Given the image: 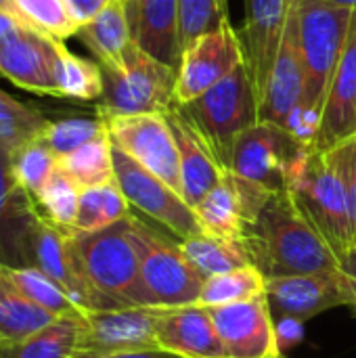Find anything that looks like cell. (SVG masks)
I'll use <instances>...</instances> for the list:
<instances>
[{
  "mask_svg": "<svg viewBox=\"0 0 356 358\" xmlns=\"http://www.w3.org/2000/svg\"><path fill=\"white\" fill-rule=\"evenodd\" d=\"M48 275L84 313L107 310L101 298L86 283L73 245L71 231H63L40 216L34 241H31V264Z\"/></svg>",
  "mask_w": 356,
  "mask_h": 358,
  "instance_id": "obj_18",
  "label": "cell"
},
{
  "mask_svg": "<svg viewBox=\"0 0 356 358\" xmlns=\"http://www.w3.org/2000/svg\"><path fill=\"white\" fill-rule=\"evenodd\" d=\"M52 321L57 317L25 300L0 273V346L21 342Z\"/></svg>",
  "mask_w": 356,
  "mask_h": 358,
  "instance_id": "obj_29",
  "label": "cell"
},
{
  "mask_svg": "<svg viewBox=\"0 0 356 358\" xmlns=\"http://www.w3.org/2000/svg\"><path fill=\"white\" fill-rule=\"evenodd\" d=\"M101 120L118 149L183 195L178 145L166 113L113 115Z\"/></svg>",
  "mask_w": 356,
  "mask_h": 358,
  "instance_id": "obj_9",
  "label": "cell"
},
{
  "mask_svg": "<svg viewBox=\"0 0 356 358\" xmlns=\"http://www.w3.org/2000/svg\"><path fill=\"white\" fill-rule=\"evenodd\" d=\"M356 134V10L321 111L315 149H332Z\"/></svg>",
  "mask_w": 356,
  "mask_h": 358,
  "instance_id": "obj_21",
  "label": "cell"
},
{
  "mask_svg": "<svg viewBox=\"0 0 356 358\" xmlns=\"http://www.w3.org/2000/svg\"><path fill=\"white\" fill-rule=\"evenodd\" d=\"M264 289H266V277L254 264H248L206 279L195 304L204 308L235 304V302L252 300L264 294Z\"/></svg>",
  "mask_w": 356,
  "mask_h": 358,
  "instance_id": "obj_34",
  "label": "cell"
},
{
  "mask_svg": "<svg viewBox=\"0 0 356 358\" xmlns=\"http://www.w3.org/2000/svg\"><path fill=\"white\" fill-rule=\"evenodd\" d=\"M105 358H183L178 355H172L168 350L162 348H153V350H138V352H122V355H113V357Z\"/></svg>",
  "mask_w": 356,
  "mask_h": 358,
  "instance_id": "obj_43",
  "label": "cell"
},
{
  "mask_svg": "<svg viewBox=\"0 0 356 358\" xmlns=\"http://www.w3.org/2000/svg\"><path fill=\"white\" fill-rule=\"evenodd\" d=\"M300 52L304 65V94L287 130L306 149H315L323 103L338 67L355 10L321 0H296Z\"/></svg>",
  "mask_w": 356,
  "mask_h": 358,
  "instance_id": "obj_2",
  "label": "cell"
},
{
  "mask_svg": "<svg viewBox=\"0 0 356 358\" xmlns=\"http://www.w3.org/2000/svg\"><path fill=\"white\" fill-rule=\"evenodd\" d=\"M245 63L241 36L229 23L195 38L180 57L174 105H187Z\"/></svg>",
  "mask_w": 356,
  "mask_h": 358,
  "instance_id": "obj_13",
  "label": "cell"
},
{
  "mask_svg": "<svg viewBox=\"0 0 356 358\" xmlns=\"http://www.w3.org/2000/svg\"><path fill=\"white\" fill-rule=\"evenodd\" d=\"M50 120L31 105L21 103L0 88V149L13 157L27 143L38 141Z\"/></svg>",
  "mask_w": 356,
  "mask_h": 358,
  "instance_id": "obj_33",
  "label": "cell"
},
{
  "mask_svg": "<svg viewBox=\"0 0 356 358\" xmlns=\"http://www.w3.org/2000/svg\"><path fill=\"white\" fill-rule=\"evenodd\" d=\"M0 273L25 300L57 319H80L86 315L48 275H44L36 266H17L0 262Z\"/></svg>",
  "mask_w": 356,
  "mask_h": 358,
  "instance_id": "obj_26",
  "label": "cell"
},
{
  "mask_svg": "<svg viewBox=\"0 0 356 358\" xmlns=\"http://www.w3.org/2000/svg\"><path fill=\"white\" fill-rule=\"evenodd\" d=\"M111 138L109 132L97 136L94 141L82 145L80 149L57 157V166L80 187L90 189L115 180L113 157H111Z\"/></svg>",
  "mask_w": 356,
  "mask_h": 358,
  "instance_id": "obj_32",
  "label": "cell"
},
{
  "mask_svg": "<svg viewBox=\"0 0 356 358\" xmlns=\"http://www.w3.org/2000/svg\"><path fill=\"white\" fill-rule=\"evenodd\" d=\"M103 80L99 117L168 113L174 107L176 69L147 55L136 42L128 46L120 65L103 69Z\"/></svg>",
  "mask_w": 356,
  "mask_h": 358,
  "instance_id": "obj_6",
  "label": "cell"
},
{
  "mask_svg": "<svg viewBox=\"0 0 356 358\" xmlns=\"http://www.w3.org/2000/svg\"><path fill=\"white\" fill-rule=\"evenodd\" d=\"M176 107L201 134L225 170L237 136L258 122V99L245 63L201 96Z\"/></svg>",
  "mask_w": 356,
  "mask_h": 358,
  "instance_id": "obj_5",
  "label": "cell"
},
{
  "mask_svg": "<svg viewBox=\"0 0 356 358\" xmlns=\"http://www.w3.org/2000/svg\"><path fill=\"white\" fill-rule=\"evenodd\" d=\"M132 40L153 59L178 69L180 10L178 0H124Z\"/></svg>",
  "mask_w": 356,
  "mask_h": 358,
  "instance_id": "obj_23",
  "label": "cell"
},
{
  "mask_svg": "<svg viewBox=\"0 0 356 358\" xmlns=\"http://www.w3.org/2000/svg\"><path fill=\"white\" fill-rule=\"evenodd\" d=\"M40 220L34 197L17 182L10 157L0 149V262L29 266L31 241Z\"/></svg>",
  "mask_w": 356,
  "mask_h": 358,
  "instance_id": "obj_20",
  "label": "cell"
},
{
  "mask_svg": "<svg viewBox=\"0 0 356 358\" xmlns=\"http://www.w3.org/2000/svg\"><path fill=\"white\" fill-rule=\"evenodd\" d=\"M71 245L80 271L107 310L149 306L138 271L130 216L94 233L71 231Z\"/></svg>",
  "mask_w": 356,
  "mask_h": 358,
  "instance_id": "obj_4",
  "label": "cell"
},
{
  "mask_svg": "<svg viewBox=\"0 0 356 358\" xmlns=\"http://www.w3.org/2000/svg\"><path fill=\"white\" fill-rule=\"evenodd\" d=\"M180 250L204 281L214 275H222L252 264L243 241H231L208 233L180 239Z\"/></svg>",
  "mask_w": 356,
  "mask_h": 358,
  "instance_id": "obj_28",
  "label": "cell"
},
{
  "mask_svg": "<svg viewBox=\"0 0 356 358\" xmlns=\"http://www.w3.org/2000/svg\"><path fill=\"white\" fill-rule=\"evenodd\" d=\"M178 10H180V50H185L195 38L229 23L227 0H178Z\"/></svg>",
  "mask_w": 356,
  "mask_h": 358,
  "instance_id": "obj_39",
  "label": "cell"
},
{
  "mask_svg": "<svg viewBox=\"0 0 356 358\" xmlns=\"http://www.w3.org/2000/svg\"><path fill=\"white\" fill-rule=\"evenodd\" d=\"M271 195L273 191L225 170L218 185L195 206L201 231L214 237L243 241L248 227Z\"/></svg>",
  "mask_w": 356,
  "mask_h": 358,
  "instance_id": "obj_14",
  "label": "cell"
},
{
  "mask_svg": "<svg viewBox=\"0 0 356 358\" xmlns=\"http://www.w3.org/2000/svg\"><path fill=\"white\" fill-rule=\"evenodd\" d=\"M292 2L294 0H245L241 44L258 103L271 78Z\"/></svg>",
  "mask_w": 356,
  "mask_h": 358,
  "instance_id": "obj_19",
  "label": "cell"
},
{
  "mask_svg": "<svg viewBox=\"0 0 356 358\" xmlns=\"http://www.w3.org/2000/svg\"><path fill=\"white\" fill-rule=\"evenodd\" d=\"M128 216H130V203L124 197L118 182L111 180L99 187L82 189L73 231L76 233L103 231Z\"/></svg>",
  "mask_w": 356,
  "mask_h": 358,
  "instance_id": "obj_31",
  "label": "cell"
},
{
  "mask_svg": "<svg viewBox=\"0 0 356 358\" xmlns=\"http://www.w3.org/2000/svg\"><path fill=\"white\" fill-rule=\"evenodd\" d=\"M153 348H159L155 306L90 310L82 317L73 358H105Z\"/></svg>",
  "mask_w": 356,
  "mask_h": 358,
  "instance_id": "obj_11",
  "label": "cell"
},
{
  "mask_svg": "<svg viewBox=\"0 0 356 358\" xmlns=\"http://www.w3.org/2000/svg\"><path fill=\"white\" fill-rule=\"evenodd\" d=\"M340 268L356 281V243L340 258Z\"/></svg>",
  "mask_w": 356,
  "mask_h": 358,
  "instance_id": "obj_44",
  "label": "cell"
},
{
  "mask_svg": "<svg viewBox=\"0 0 356 358\" xmlns=\"http://www.w3.org/2000/svg\"><path fill=\"white\" fill-rule=\"evenodd\" d=\"M78 38L103 69L120 65L128 46L134 42L126 2L109 0L90 23L80 27Z\"/></svg>",
  "mask_w": 356,
  "mask_h": 358,
  "instance_id": "obj_25",
  "label": "cell"
},
{
  "mask_svg": "<svg viewBox=\"0 0 356 358\" xmlns=\"http://www.w3.org/2000/svg\"><path fill=\"white\" fill-rule=\"evenodd\" d=\"M105 132H107V126L99 115L97 117H65V120H55V122L50 120L40 141L57 157H63Z\"/></svg>",
  "mask_w": 356,
  "mask_h": 358,
  "instance_id": "obj_37",
  "label": "cell"
},
{
  "mask_svg": "<svg viewBox=\"0 0 356 358\" xmlns=\"http://www.w3.org/2000/svg\"><path fill=\"white\" fill-rule=\"evenodd\" d=\"M55 86L57 99L67 101H97L103 96L105 80L97 61L73 55L61 40H55Z\"/></svg>",
  "mask_w": 356,
  "mask_h": 358,
  "instance_id": "obj_27",
  "label": "cell"
},
{
  "mask_svg": "<svg viewBox=\"0 0 356 358\" xmlns=\"http://www.w3.org/2000/svg\"><path fill=\"white\" fill-rule=\"evenodd\" d=\"M80 319H57L38 334L0 346V358H73L80 338Z\"/></svg>",
  "mask_w": 356,
  "mask_h": 358,
  "instance_id": "obj_30",
  "label": "cell"
},
{
  "mask_svg": "<svg viewBox=\"0 0 356 358\" xmlns=\"http://www.w3.org/2000/svg\"><path fill=\"white\" fill-rule=\"evenodd\" d=\"M271 310L302 323L338 306L356 304V281L342 268L266 279Z\"/></svg>",
  "mask_w": 356,
  "mask_h": 358,
  "instance_id": "obj_12",
  "label": "cell"
},
{
  "mask_svg": "<svg viewBox=\"0 0 356 358\" xmlns=\"http://www.w3.org/2000/svg\"><path fill=\"white\" fill-rule=\"evenodd\" d=\"M166 117L178 145L183 197L195 210V206L218 185L225 168L176 105L166 113Z\"/></svg>",
  "mask_w": 356,
  "mask_h": 358,
  "instance_id": "obj_24",
  "label": "cell"
},
{
  "mask_svg": "<svg viewBox=\"0 0 356 358\" xmlns=\"http://www.w3.org/2000/svg\"><path fill=\"white\" fill-rule=\"evenodd\" d=\"M252 264L266 277H287L340 268L321 233L300 212L287 191L273 193L245 233Z\"/></svg>",
  "mask_w": 356,
  "mask_h": 358,
  "instance_id": "obj_1",
  "label": "cell"
},
{
  "mask_svg": "<svg viewBox=\"0 0 356 358\" xmlns=\"http://www.w3.org/2000/svg\"><path fill=\"white\" fill-rule=\"evenodd\" d=\"M10 168L21 189L36 199L57 170V155L38 138L27 143L10 157Z\"/></svg>",
  "mask_w": 356,
  "mask_h": 358,
  "instance_id": "obj_38",
  "label": "cell"
},
{
  "mask_svg": "<svg viewBox=\"0 0 356 358\" xmlns=\"http://www.w3.org/2000/svg\"><path fill=\"white\" fill-rule=\"evenodd\" d=\"M65 2H67L69 13L76 19V23L80 27H84L86 23H90L105 8V4L109 0H65Z\"/></svg>",
  "mask_w": 356,
  "mask_h": 358,
  "instance_id": "obj_41",
  "label": "cell"
},
{
  "mask_svg": "<svg viewBox=\"0 0 356 358\" xmlns=\"http://www.w3.org/2000/svg\"><path fill=\"white\" fill-rule=\"evenodd\" d=\"M325 4L338 6V8H348V10H356V0H321Z\"/></svg>",
  "mask_w": 356,
  "mask_h": 358,
  "instance_id": "obj_45",
  "label": "cell"
},
{
  "mask_svg": "<svg viewBox=\"0 0 356 358\" xmlns=\"http://www.w3.org/2000/svg\"><path fill=\"white\" fill-rule=\"evenodd\" d=\"M208 310L227 358H279V336L266 294Z\"/></svg>",
  "mask_w": 356,
  "mask_h": 358,
  "instance_id": "obj_15",
  "label": "cell"
},
{
  "mask_svg": "<svg viewBox=\"0 0 356 358\" xmlns=\"http://www.w3.org/2000/svg\"><path fill=\"white\" fill-rule=\"evenodd\" d=\"M302 149L306 147H302L290 130L258 120L237 136L227 170L273 193H281L287 191L292 164Z\"/></svg>",
  "mask_w": 356,
  "mask_h": 358,
  "instance_id": "obj_8",
  "label": "cell"
},
{
  "mask_svg": "<svg viewBox=\"0 0 356 358\" xmlns=\"http://www.w3.org/2000/svg\"><path fill=\"white\" fill-rule=\"evenodd\" d=\"M130 229L138 252L141 285L147 304L155 308L195 304L204 279L185 258L180 243L168 241L164 235L132 214Z\"/></svg>",
  "mask_w": 356,
  "mask_h": 358,
  "instance_id": "obj_7",
  "label": "cell"
},
{
  "mask_svg": "<svg viewBox=\"0 0 356 358\" xmlns=\"http://www.w3.org/2000/svg\"><path fill=\"white\" fill-rule=\"evenodd\" d=\"M304 94V65L300 52L298 10L296 0L287 13L285 29L277 50V59L266 82L264 94L258 103V120L279 124L287 130L294 111L300 107Z\"/></svg>",
  "mask_w": 356,
  "mask_h": 358,
  "instance_id": "obj_16",
  "label": "cell"
},
{
  "mask_svg": "<svg viewBox=\"0 0 356 358\" xmlns=\"http://www.w3.org/2000/svg\"><path fill=\"white\" fill-rule=\"evenodd\" d=\"M10 10L34 31L61 42L80 31L65 0H10Z\"/></svg>",
  "mask_w": 356,
  "mask_h": 358,
  "instance_id": "obj_35",
  "label": "cell"
},
{
  "mask_svg": "<svg viewBox=\"0 0 356 358\" xmlns=\"http://www.w3.org/2000/svg\"><path fill=\"white\" fill-rule=\"evenodd\" d=\"M155 336L162 350L183 358H227L210 310L199 304L155 308Z\"/></svg>",
  "mask_w": 356,
  "mask_h": 358,
  "instance_id": "obj_22",
  "label": "cell"
},
{
  "mask_svg": "<svg viewBox=\"0 0 356 358\" xmlns=\"http://www.w3.org/2000/svg\"><path fill=\"white\" fill-rule=\"evenodd\" d=\"M80 193L82 189L57 166L44 189L38 193L36 208L44 220L50 224L63 229V231H73L76 216H78V206H80Z\"/></svg>",
  "mask_w": 356,
  "mask_h": 358,
  "instance_id": "obj_36",
  "label": "cell"
},
{
  "mask_svg": "<svg viewBox=\"0 0 356 358\" xmlns=\"http://www.w3.org/2000/svg\"><path fill=\"white\" fill-rule=\"evenodd\" d=\"M23 21L13 10H0V40L6 38L10 31H15Z\"/></svg>",
  "mask_w": 356,
  "mask_h": 358,
  "instance_id": "obj_42",
  "label": "cell"
},
{
  "mask_svg": "<svg viewBox=\"0 0 356 358\" xmlns=\"http://www.w3.org/2000/svg\"><path fill=\"white\" fill-rule=\"evenodd\" d=\"M111 157L115 182L132 208L164 224L180 239L204 233L195 210L185 201L183 195H178L172 187H168L162 178L151 174L115 145L111 147Z\"/></svg>",
  "mask_w": 356,
  "mask_h": 358,
  "instance_id": "obj_10",
  "label": "cell"
},
{
  "mask_svg": "<svg viewBox=\"0 0 356 358\" xmlns=\"http://www.w3.org/2000/svg\"><path fill=\"white\" fill-rule=\"evenodd\" d=\"M287 193L340 260L356 243V229L338 147L302 149L292 164Z\"/></svg>",
  "mask_w": 356,
  "mask_h": 358,
  "instance_id": "obj_3",
  "label": "cell"
},
{
  "mask_svg": "<svg viewBox=\"0 0 356 358\" xmlns=\"http://www.w3.org/2000/svg\"><path fill=\"white\" fill-rule=\"evenodd\" d=\"M344 172H346V180H348V191H350V206H353V220H355L356 229V134L350 136L348 141L336 145Z\"/></svg>",
  "mask_w": 356,
  "mask_h": 358,
  "instance_id": "obj_40",
  "label": "cell"
},
{
  "mask_svg": "<svg viewBox=\"0 0 356 358\" xmlns=\"http://www.w3.org/2000/svg\"><path fill=\"white\" fill-rule=\"evenodd\" d=\"M55 38L42 36L21 23L0 40V76L21 90L55 96Z\"/></svg>",
  "mask_w": 356,
  "mask_h": 358,
  "instance_id": "obj_17",
  "label": "cell"
}]
</instances>
